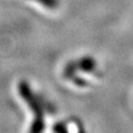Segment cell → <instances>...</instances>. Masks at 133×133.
<instances>
[{
    "instance_id": "cell-1",
    "label": "cell",
    "mask_w": 133,
    "mask_h": 133,
    "mask_svg": "<svg viewBox=\"0 0 133 133\" xmlns=\"http://www.w3.org/2000/svg\"><path fill=\"white\" fill-rule=\"evenodd\" d=\"M18 92L25 103L30 107L34 115L32 125L29 129V133H43L45 129V119L43 105L38 97L35 95L31 86L27 81H20L18 84Z\"/></svg>"
},
{
    "instance_id": "cell-2",
    "label": "cell",
    "mask_w": 133,
    "mask_h": 133,
    "mask_svg": "<svg viewBox=\"0 0 133 133\" xmlns=\"http://www.w3.org/2000/svg\"><path fill=\"white\" fill-rule=\"evenodd\" d=\"M97 67V62L91 56L82 57L78 60L67 63L64 70H63V76L68 80H72V78L76 75L77 71H84V72H92L94 71Z\"/></svg>"
},
{
    "instance_id": "cell-3",
    "label": "cell",
    "mask_w": 133,
    "mask_h": 133,
    "mask_svg": "<svg viewBox=\"0 0 133 133\" xmlns=\"http://www.w3.org/2000/svg\"><path fill=\"white\" fill-rule=\"evenodd\" d=\"M53 131L54 133H69L67 125L65 122L63 121H59L53 125ZM78 133H85V130L83 131V129L81 128V126H79V132Z\"/></svg>"
},
{
    "instance_id": "cell-4",
    "label": "cell",
    "mask_w": 133,
    "mask_h": 133,
    "mask_svg": "<svg viewBox=\"0 0 133 133\" xmlns=\"http://www.w3.org/2000/svg\"><path fill=\"white\" fill-rule=\"evenodd\" d=\"M37 1L42 3V4L45 5L48 8H55L58 4L57 0H37Z\"/></svg>"
}]
</instances>
